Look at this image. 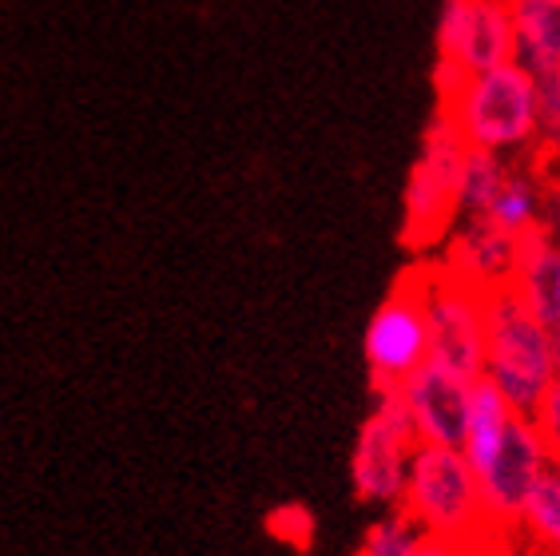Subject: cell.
Returning <instances> with one entry per match:
<instances>
[{
  "label": "cell",
  "mask_w": 560,
  "mask_h": 556,
  "mask_svg": "<svg viewBox=\"0 0 560 556\" xmlns=\"http://www.w3.org/2000/svg\"><path fill=\"white\" fill-rule=\"evenodd\" d=\"M465 151H469V143L462 139L457 124L438 107L421 131L418 160H413L406 195H401L398 239L410 255H438V246L450 239V231L462 219L457 183H462Z\"/></svg>",
  "instance_id": "obj_1"
},
{
  "label": "cell",
  "mask_w": 560,
  "mask_h": 556,
  "mask_svg": "<svg viewBox=\"0 0 560 556\" xmlns=\"http://www.w3.org/2000/svg\"><path fill=\"white\" fill-rule=\"evenodd\" d=\"M442 112L457 124L469 148L525 155L537 139V76L517 60L474 72Z\"/></svg>",
  "instance_id": "obj_2"
},
{
  "label": "cell",
  "mask_w": 560,
  "mask_h": 556,
  "mask_svg": "<svg viewBox=\"0 0 560 556\" xmlns=\"http://www.w3.org/2000/svg\"><path fill=\"white\" fill-rule=\"evenodd\" d=\"M486 378L505 394L513 414L528 417L557 378L552 331L525 311L509 282L486 294Z\"/></svg>",
  "instance_id": "obj_3"
},
{
  "label": "cell",
  "mask_w": 560,
  "mask_h": 556,
  "mask_svg": "<svg viewBox=\"0 0 560 556\" xmlns=\"http://www.w3.org/2000/svg\"><path fill=\"white\" fill-rule=\"evenodd\" d=\"M401 509L421 524L425 536H445L457 545L477 529H486L474 470L462 450L445 445H413Z\"/></svg>",
  "instance_id": "obj_4"
},
{
  "label": "cell",
  "mask_w": 560,
  "mask_h": 556,
  "mask_svg": "<svg viewBox=\"0 0 560 556\" xmlns=\"http://www.w3.org/2000/svg\"><path fill=\"white\" fill-rule=\"evenodd\" d=\"M433 278V255L401 270L389 294L370 314L362 334L370 382H406L421 362H430V322H425V290Z\"/></svg>",
  "instance_id": "obj_5"
},
{
  "label": "cell",
  "mask_w": 560,
  "mask_h": 556,
  "mask_svg": "<svg viewBox=\"0 0 560 556\" xmlns=\"http://www.w3.org/2000/svg\"><path fill=\"white\" fill-rule=\"evenodd\" d=\"M552 470V453L545 450L537 426L525 414H513L505 438L489 453V461L474 473L477 497H481V521L497 533H517L521 509L528 493Z\"/></svg>",
  "instance_id": "obj_6"
},
{
  "label": "cell",
  "mask_w": 560,
  "mask_h": 556,
  "mask_svg": "<svg viewBox=\"0 0 560 556\" xmlns=\"http://www.w3.org/2000/svg\"><path fill=\"white\" fill-rule=\"evenodd\" d=\"M425 322H430V362L453 374L486 378V290L469 287L438 267L425 290Z\"/></svg>",
  "instance_id": "obj_7"
},
{
  "label": "cell",
  "mask_w": 560,
  "mask_h": 556,
  "mask_svg": "<svg viewBox=\"0 0 560 556\" xmlns=\"http://www.w3.org/2000/svg\"><path fill=\"white\" fill-rule=\"evenodd\" d=\"M438 60H450L462 72L513 60V21L505 0H442L438 12Z\"/></svg>",
  "instance_id": "obj_8"
},
{
  "label": "cell",
  "mask_w": 560,
  "mask_h": 556,
  "mask_svg": "<svg viewBox=\"0 0 560 556\" xmlns=\"http://www.w3.org/2000/svg\"><path fill=\"white\" fill-rule=\"evenodd\" d=\"M401 397L410 406L413 438L418 445H445V450H462L465 426H469V397L474 382L453 374L438 362H421L406 382Z\"/></svg>",
  "instance_id": "obj_9"
},
{
  "label": "cell",
  "mask_w": 560,
  "mask_h": 556,
  "mask_svg": "<svg viewBox=\"0 0 560 556\" xmlns=\"http://www.w3.org/2000/svg\"><path fill=\"white\" fill-rule=\"evenodd\" d=\"M413 445H418L413 433L389 426L386 417H377L370 409L366 421L358 426L354 453H350V485H354L358 501L377 505V509L401 505Z\"/></svg>",
  "instance_id": "obj_10"
},
{
  "label": "cell",
  "mask_w": 560,
  "mask_h": 556,
  "mask_svg": "<svg viewBox=\"0 0 560 556\" xmlns=\"http://www.w3.org/2000/svg\"><path fill=\"white\" fill-rule=\"evenodd\" d=\"M438 267L450 270L453 278H462L477 290H497L513 278V263H517V235H509L486 215H465L450 231L442 246H438Z\"/></svg>",
  "instance_id": "obj_11"
},
{
  "label": "cell",
  "mask_w": 560,
  "mask_h": 556,
  "mask_svg": "<svg viewBox=\"0 0 560 556\" xmlns=\"http://www.w3.org/2000/svg\"><path fill=\"white\" fill-rule=\"evenodd\" d=\"M509 287L525 302V311L557 331L560 326V246L552 239L540 235V227L525 231L517 239V263H513V278Z\"/></svg>",
  "instance_id": "obj_12"
},
{
  "label": "cell",
  "mask_w": 560,
  "mask_h": 556,
  "mask_svg": "<svg viewBox=\"0 0 560 556\" xmlns=\"http://www.w3.org/2000/svg\"><path fill=\"white\" fill-rule=\"evenodd\" d=\"M513 60L533 76L560 72V0H505Z\"/></svg>",
  "instance_id": "obj_13"
},
{
  "label": "cell",
  "mask_w": 560,
  "mask_h": 556,
  "mask_svg": "<svg viewBox=\"0 0 560 556\" xmlns=\"http://www.w3.org/2000/svg\"><path fill=\"white\" fill-rule=\"evenodd\" d=\"M537 215H540V160L533 151H525V155H513L505 187L493 199L486 219H493L501 231L521 239L525 231L537 227Z\"/></svg>",
  "instance_id": "obj_14"
},
{
  "label": "cell",
  "mask_w": 560,
  "mask_h": 556,
  "mask_svg": "<svg viewBox=\"0 0 560 556\" xmlns=\"http://www.w3.org/2000/svg\"><path fill=\"white\" fill-rule=\"evenodd\" d=\"M509 421H513V406L505 402V394H501L489 378H477L474 397H469V426H465V441H462V453L474 473L481 470L489 461V453L501 445Z\"/></svg>",
  "instance_id": "obj_15"
},
{
  "label": "cell",
  "mask_w": 560,
  "mask_h": 556,
  "mask_svg": "<svg viewBox=\"0 0 560 556\" xmlns=\"http://www.w3.org/2000/svg\"><path fill=\"white\" fill-rule=\"evenodd\" d=\"M509 163L513 155H497V151L486 148H469L462 160V183H457V207L465 215H489L493 199L505 187Z\"/></svg>",
  "instance_id": "obj_16"
},
{
  "label": "cell",
  "mask_w": 560,
  "mask_h": 556,
  "mask_svg": "<svg viewBox=\"0 0 560 556\" xmlns=\"http://www.w3.org/2000/svg\"><path fill=\"white\" fill-rule=\"evenodd\" d=\"M517 533L525 536L537 553H560V470L552 465L528 493L525 509H521Z\"/></svg>",
  "instance_id": "obj_17"
},
{
  "label": "cell",
  "mask_w": 560,
  "mask_h": 556,
  "mask_svg": "<svg viewBox=\"0 0 560 556\" xmlns=\"http://www.w3.org/2000/svg\"><path fill=\"white\" fill-rule=\"evenodd\" d=\"M421 541H425L421 524L401 505H394V509H382L377 521L366 524V536H362L354 556H413Z\"/></svg>",
  "instance_id": "obj_18"
},
{
  "label": "cell",
  "mask_w": 560,
  "mask_h": 556,
  "mask_svg": "<svg viewBox=\"0 0 560 556\" xmlns=\"http://www.w3.org/2000/svg\"><path fill=\"white\" fill-rule=\"evenodd\" d=\"M267 533L275 536L279 545L294 548V553H311L314 536H318V517L302 501H282L267 513Z\"/></svg>",
  "instance_id": "obj_19"
},
{
  "label": "cell",
  "mask_w": 560,
  "mask_h": 556,
  "mask_svg": "<svg viewBox=\"0 0 560 556\" xmlns=\"http://www.w3.org/2000/svg\"><path fill=\"white\" fill-rule=\"evenodd\" d=\"M528 421L537 426L540 441H545V450L552 453V461H560V374L549 382V390L540 394L537 409L528 414Z\"/></svg>",
  "instance_id": "obj_20"
},
{
  "label": "cell",
  "mask_w": 560,
  "mask_h": 556,
  "mask_svg": "<svg viewBox=\"0 0 560 556\" xmlns=\"http://www.w3.org/2000/svg\"><path fill=\"white\" fill-rule=\"evenodd\" d=\"M540 235L560 246V163H540Z\"/></svg>",
  "instance_id": "obj_21"
},
{
  "label": "cell",
  "mask_w": 560,
  "mask_h": 556,
  "mask_svg": "<svg viewBox=\"0 0 560 556\" xmlns=\"http://www.w3.org/2000/svg\"><path fill=\"white\" fill-rule=\"evenodd\" d=\"M517 533H497V529H477L474 536L462 541V556H517L513 548Z\"/></svg>",
  "instance_id": "obj_22"
},
{
  "label": "cell",
  "mask_w": 560,
  "mask_h": 556,
  "mask_svg": "<svg viewBox=\"0 0 560 556\" xmlns=\"http://www.w3.org/2000/svg\"><path fill=\"white\" fill-rule=\"evenodd\" d=\"M413 556H462V545H457V541H445V536H425Z\"/></svg>",
  "instance_id": "obj_23"
},
{
  "label": "cell",
  "mask_w": 560,
  "mask_h": 556,
  "mask_svg": "<svg viewBox=\"0 0 560 556\" xmlns=\"http://www.w3.org/2000/svg\"><path fill=\"white\" fill-rule=\"evenodd\" d=\"M552 362H557V374H560V326L552 331Z\"/></svg>",
  "instance_id": "obj_24"
},
{
  "label": "cell",
  "mask_w": 560,
  "mask_h": 556,
  "mask_svg": "<svg viewBox=\"0 0 560 556\" xmlns=\"http://www.w3.org/2000/svg\"><path fill=\"white\" fill-rule=\"evenodd\" d=\"M537 556H560V553H537Z\"/></svg>",
  "instance_id": "obj_25"
},
{
  "label": "cell",
  "mask_w": 560,
  "mask_h": 556,
  "mask_svg": "<svg viewBox=\"0 0 560 556\" xmlns=\"http://www.w3.org/2000/svg\"><path fill=\"white\" fill-rule=\"evenodd\" d=\"M552 465H557V470H560V461H552Z\"/></svg>",
  "instance_id": "obj_26"
}]
</instances>
